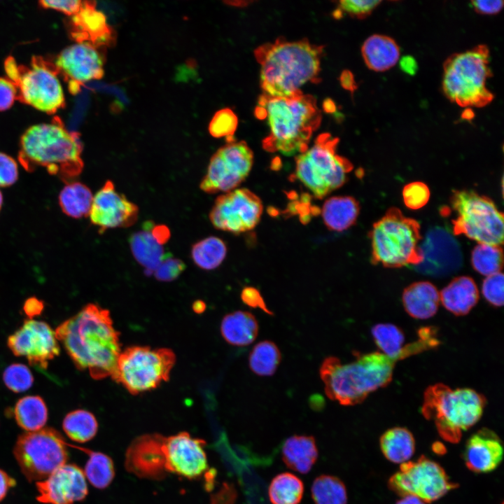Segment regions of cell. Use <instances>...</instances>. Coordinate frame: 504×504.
<instances>
[{"label": "cell", "instance_id": "1", "mask_svg": "<svg viewBox=\"0 0 504 504\" xmlns=\"http://www.w3.org/2000/svg\"><path fill=\"white\" fill-rule=\"evenodd\" d=\"M77 369L94 379L113 374L121 352L119 332L108 310L89 303L55 330Z\"/></svg>", "mask_w": 504, "mask_h": 504}, {"label": "cell", "instance_id": "2", "mask_svg": "<svg viewBox=\"0 0 504 504\" xmlns=\"http://www.w3.org/2000/svg\"><path fill=\"white\" fill-rule=\"evenodd\" d=\"M323 48L307 39L289 41L281 37L255 48L263 94L290 97L307 83H318Z\"/></svg>", "mask_w": 504, "mask_h": 504}, {"label": "cell", "instance_id": "3", "mask_svg": "<svg viewBox=\"0 0 504 504\" xmlns=\"http://www.w3.org/2000/svg\"><path fill=\"white\" fill-rule=\"evenodd\" d=\"M255 115L266 119L270 128L269 134L262 140L263 148L287 156L308 149L312 135L322 118L316 98L302 91L290 97L261 94Z\"/></svg>", "mask_w": 504, "mask_h": 504}, {"label": "cell", "instance_id": "4", "mask_svg": "<svg viewBox=\"0 0 504 504\" xmlns=\"http://www.w3.org/2000/svg\"><path fill=\"white\" fill-rule=\"evenodd\" d=\"M82 150L78 135L69 132L60 121L55 120L32 125L23 133L18 160L29 172L43 167L67 183L83 169Z\"/></svg>", "mask_w": 504, "mask_h": 504}, {"label": "cell", "instance_id": "5", "mask_svg": "<svg viewBox=\"0 0 504 504\" xmlns=\"http://www.w3.org/2000/svg\"><path fill=\"white\" fill-rule=\"evenodd\" d=\"M356 356L354 361L347 363L335 356H328L319 368L326 396L342 405L359 404L370 393L387 386L400 360L382 352Z\"/></svg>", "mask_w": 504, "mask_h": 504}, {"label": "cell", "instance_id": "6", "mask_svg": "<svg viewBox=\"0 0 504 504\" xmlns=\"http://www.w3.org/2000/svg\"><path fill=\"white\" fill-rule=\"evenodd\" d=\"M486 402L485 397L473 389L452 390L438 383L426 389L421 413L426 419L434 422L441 438L456 443L463 432L479 420Z\"/></svg>", "mask_w": 504, "mask_h": 504}, {"label": "cell", "instance_id": "7", "mask_svg": "<svg viewBox=\"0 0 504 504\" xmlns=\"http://www.w3.org/2000/svg\"><path fill=\"white\" fill-rule=\"evenodd\" d=\"M489 56L487 46L479 45L445 60L442 90L451 102L462 107H482L493 100V94L486 87L491 76Z\"/></svg>", "mask_w": 504, "mask_h": 504}, {"label": "cell", "instance_id": "8", "mask_svg": "<svg viewBox=\"0 0 504 504\" xmlns=\"http://www.w3.org/2000/svg\"><path fill=\"white\" fill-rule=\"evenodd\" d=\"M372 245L371 262L386 267L418 265L423 261L419 244L420 224L391 207L373 224L369 233Z\"/></svg>", "mask_w": 504, "mask_h": 504}, {"label": "cell", "instance_id": "9", "mask_svg": "<svg viewBox=\"0 0 504 504\" xmlns=\"http://www.w3.org/2000/svg\"><path fill=\"white\" fill-rule=\"evenodd\" d=\"M338 143V138L322 133L311 148L295 158V178L316 199L342 186L353 169L351 162L337 153Z\"/></svg>", "mask_w": 504, "mask_h": 504}, {"label": "cell", "instance_id": "10", "mask_svg": "<svg viewBox=\"0 0 504 504\" xmlns=\"http://www.w3.org/2000/svg\"><path fill=\"white\" fill-rule=\"evenodd\" d=\"M176 362L167 348L134 346L121 351L111 377L133 395L149 391L169 380Z\"/></svg>", "mask_w": 504, "mask_h": 504}, {"label": "cell", "instance_id": "11", "mask_svg": "<svg viewBox=\"0 0 504 504\" xmlns=\"http://www.w3.org/2000/svg\"><path fill=\"white\" fill-rule=\"evenodd\" d=\"M5 70L17 88L18 98L24 103L48 113L64 106V91L54 64L34 57L25 66L10 57L5 62Z\"/></svg>", "mask_w": 504, "mask_h": 504}, {"label": "cell", "instance_id": "12", "mask_svg": "<svg viewBox=\"0 0 504 504\" xmlns=\"http://www.w3.org/2000/svg\"><path fill=\"white\" fill-rule=\"evenodd\" d=\"M451 204L456 213L453 233L464 234L478 244L500 246L503 242V214L488 197L470 190H454Z\"/></svg>", "mask_w": 504, "mask_h": 504}, {"label": "cell", "instance_id": "13", "mask_svg": "<svg viewBox=\"0 0 504 504\" xmlns=\"http://www.w3.org/2000/svg\"><path fill=\"white\" fill-rule=\"evenodd\" d=\"M67 442L52 428H43L21 434L13 448V454L25 477L39 482L68 460Z\"/></svg>", "mask_w": 504, "mask_h": 504}, {"label": "cell", "instance_id": "14", "mask_svg": "<svg viewBox=\"0 0 504 504\" xmlns=\"http://www.w3.org/2000/svg\"><path fill=\"white\" fill-rule=\"evenodd\" d=\"M388 486L401 496H414L425 503L438 500L456 486L438 463L425 456L402 463Z\"/></svg>", "mask_w": 504, "mask_h": 504}, {"label": "cell", "instance_id": "15", "mask_svg": "<svg viewBox=\"0 0 504 504\" xmlns=\"http://www.w3.org/2000/svg\"><path fill=\"white\" fill-rule=\"evenodd\" d=\"M253 164V153L244 141L227 143L211 157L200 189L209 194L227 192L248 176Z\"/></svg>", "mask_w": 504, "mask_h": 504}, {"label": "cell", "instance_id": "16", "mask_svg": "<svg viewBox=\"0 0 504 504\" xmlns=\"http://www.w3.org/2000/svg\"><path fill=\"white\" fill-rule=\"evenodd\" d=\"M263 206L247 188H236L218 196L209 213L213 226L238 234L253 230L260 222Z\"/></svg>", "mask_w": 504, "mask_h": 504}, {"label": "cell", "instance_id": "17", "mask_svg": "<svg viewBox=\"0 0 504 504\" xmlns=\"http://www.w3.org/2000/svg\"><path fill=\"white\" fill-rule=\"evenodd\" d=\"M7 346L15 356H25L30 365L41 370H46L49 361L60 352L51 327L44 321L29 318L8 337Z\"/></svg>", "mask_w": 504, "mask_h": 504}, {"label": "cell", "instance_id": "18", "mask_svg": "<svg viewBox=\"0 0 504 504\" xmlns=\"http://www.w3.org/2000/svg\"><path fill=\"white\" fill-rule=\"evenodd\" d=\"M55 66L63 76L71 94H76L85 83L103 77L104 61L96 47L77 42L66 47L57 55Z\"/></svg>", "mask_w": 504, "mask_h": 504}, {"label": "cell", "instance_id": "19", "mask_svg": "<svg viewBox=\"0 0 504 504\" xmlns=\"http://www.w3.org/2000/svg\"><path fill=\"white\" fill-rule=\"evenodd\" d=\"M89 216L91 223L103 233L108 229L134 225L138 219L139 208L117 192L113 183L108 180L93 197Z\"/></svg>", "mask_w": 504, "mask_h": 504}, {"label": "cell", "instance_id": "20", "mask_svg": "<svg viewBox=\"0 0 504 504\" xmlns=\"http://www.w3.org/2000/svg\"><path fill=\"white\" fill-rule=\"evenodd\" d=\"M205 442L187 432L164 437V451L168 472L188 479L202 476L208 469Z\"/></svg>", "mask_w": 504, "mask_h": 504}, {"label": "cell", "instance_id": "21", "mask_svg": "<svg viewBox=\"0 0 504 504\" xmlns=\"http://www.w3.org/2000/svg\"><path fill=\"white\" fill-rule=\"evenodd\" d=\"M419 246L424 258L416 268L421 272L443 275L456 271L462 265L458 243L442 227H435L428 230Z\"/></svg>", "mask_w": 504, "mask_h": 504}, {"label": "cell", "instance_id": "22", "mask_svg": "<svg viewBox=\"0 0 504 504\" xmlns=\"http://www.w3.org/2000/svg\"><path fill=\"white\" fill-rule=\"evenodd\" d=\"M36 486V499L46 504H73L88 492L84 472L75 464L62 465Z\"/></svg>", "mask_w": 504, "mask_h": 504}, {"label": "cell", "instance_id": "23", "mask_svg": "<svg viewBox=\"0 0 504 504\" xmlns=\"http://www.w3.org/2000/svg\"><path fill=\"white\" fill-rule=\"evenodd\" d=\"M164 437L146 434L136 438L125 455V467L135 475L150 479H161L168 472L164 451Z\"/></svg>", "mask_w": 504, "mask_h": 504}, {"label": "cell", "instance_id": "24", "mask_svg": "<svg viewBox=\"0 0 504 504\" xmlns=\"http://www.w3.org/2000/svg\"><path fill=\"white\" fill-rule=\"evenodd\" d=\"M170 232L164 225L152 221L144 223L141 230L131 234L130 249L135 260L144 267L146 274H152L167 252L163 245L168 241Z\"/></svg>", "mask_w": 504, "mask_h": 504}, {"label": "cell", "instance_id": "25", "mask_svg": "<svg viewBox=\"0 0 504 504\" xmlns=\"http://www.w3.org/2000/svg\"><path fill=\"white\" fill-rule=\"evenodd\" d=\"M503 447L499 437L491 430L483 428L467 440L464 460L469 470L477 473L494 470L502 461Z\"/></svg>", "mask_w": 504, "mask_h": 504}, {"label": "cell", "instance_id": "26", "mask_svg": "<svg viewBox=\"0 0 504 504\" xmlns=\"http://www.w3.org/2000/svg\"><path fill=\"white\" fill-rule=\"evenodd\" d=\"M73 36L77 42H88L94 47L109 46L115 40L113 29L106 16L95 8L94 1H83L80 11L74 15Z\"/></svg>", "mask_w": 504, "mask_h": 504}, {"label": "cell", "instance_id": "27", "mask_svg": "<svg viewBox=\"0 0 504 504\" xmlns=\"http://www.w3.org/2000/svg\"><path fill=\"white\" fill-rule=\"evenodd\" d=\"M402 300L406 312L416 319L433 316L440 302L439 291L428 281H418L408 286L403 291Z\"/></svg>", "mask_w": 504, "mask_h": 504}, {"label": "cell", "instance_id": "28", "mask_svg": "<svg viewBox=\"0 0 504 504\" xmlns=\"http://www.w3.org/2000/svg\"><path fill=\"white\" fill-rule=\"evenodd\" d=\"M479 300V291L474 280L469 276L454 278L440 293L444 307L456 316L468 314Z\"/></svg>", "mask_w": 504, "mask_h": 504}, {"label": "cell", "instance_id": "29", "mask_svg": "<svg viewBox=\"0 0 504 504\" xmlns=\"http://www.w3.org/2000/svg\"><path fill=\"white\" fill-rule=\"evenodd\" d=\"M361 54L367 66L374 71L388 70L400 59V48L392 38L382 34L369 36L361 47Z\"/></svg>", "mask_w": 504, "mask_h": 504}, {"label": "cell", "instance_id": "30", "mask_svg": "<svg viewBox=\"0 0 504 504\" xmlns=\"http://www.w3.org/2000/svg\"><path fill=\"white\" fill-rule=\"evenodd\" d=\"M318 454L315 439L309 435L290 436L284 441L281 448L282 459L286 466L303 474L310 471Z\"/></svg>", "mask_w": 504, "mask_h": 504}, {"label": "cell", "instance_id": "31", "mask_svg": "<svg viewBox=\"0 0 504 504\" xmlns=\"http://www.w3.org/2000/svg\"><path fill=\"white\" fill-rule=\"evenodd\" d=\"M359 211V204L354 197L335 196L325 201L321 209V216L325 225L329 230L342 232L356 223Z\"/></svg>", "mask_w": 504, "mask_h": 504}, {"label": "cell", "instance_id": "32", "mask_svg": "<svg viewBox=\"0 0 504 504\" xmlns=\"http://www.w3.org/2000/svg\"><path fill=\"white\" fill-rule=\"evenodd\" d=\"M220 332L230 344L244 346L255 340L258 333V323L251 312L236 311L223 317Z\"/></svg>", "mask_w": 504, "mask_h": 504}, {"label": "cell", "instance_id": "33", "mask_svg": "<svg viewBox=\"0 0 504 504\" xmlns=\"http://www.w3.org/2000/svg\"><path fill=\"white\" fill-rule=\"evenodd\" d=\"M380 447L384 456L395 463L409 461L415 450V441L411 432L405 428L394 427L384 432L380 438Z\"/></svg>", "mask_w": 504, "mask_h": 504}, {"label": "cell", "instance_id": "34", "mask_svg": "<svg viewBox=\"0 0 504 504\" xmlns=\"http://www.w3.org/2000/svg\"><path fill=\"white\" fill-rule=\"evenodd\" d=\"M58 200L62 211L66 216L81 218L89 216L93 195L86 185L74 181L67 183L62 189Z\"/></svg>", "mask_w": 504, "mask_h": 504}, {"label": "cell", "instance_id": "35", "mask_svg": "<svg viewBox=\"0 0 504 504\" xmlns=\"http://www.w3.org/2000/svg\"><path fill=\"white\" fill-rule=\"evenodd\" d=\"M13 415L18 425L27 432L38 430L48 420V408L39 396H27L18 400Z\"/></svg>", "mask_w": 504, "mask_h": 504}, {"label": "cell", "instance_id": "36", "mask_svg": "<svg viewBox=\"0 0 504 504\" xmlns=\"http://www.w3.org/2000/svg\"><path fill=\"white\" fill-rule=\"evenodd\" d=\"M67 445L77 448L88 455L83 472L86 479L93 486L104 489L111 483L115 476V469L113 461L108 456L71 444L67 443Z\"/></svg>", "mask_w": 504, "mask_h": 504}, {"label": "cell", "instance_id": "37", "mask_svg": "<svg viewBox=\"0 0 504 504\" xmlns=\"http://www.w3.org/2000/svg\"><path fill=\"white\" fill-rule=\"evenodd\" d=\"M303 493V482L290 472H283L275 476L268 490L269 498L272 504H299Z\"/></svg>", "mask_w": 504, "mask_h": 504}, {"label": "cell", "instance_id": "38", "mask_svg": "<svg viewBox=\"0 0 504 504\" xmlns=\"http://www.w3.org/2000/svg\"><path fill=\"white\" fill-rule=\"evenodd\" d=\"M62 428L69 439L83 443L90 441L96 435L98 423L92 413L78 409L65 416L62 421Z\"/></svg>", "mask_w": 504, "mask_h": 504}, {"label": "cell", "instance_id": "39", "mask_svg": "<svg viewBox=\"0 0 504 504\" xmlns=\"http://www.w3.org/2000/svg\"><path fill=\"white\" fill-rule=\"evenodd\" d=\"M227 254L225 243L217 237L210 236L195 244L191 248V257L197 267L206 270L217 268Z\"/></svg>", "mask_w": 504, "mask_h": 504}, {"label": "cell", "instance_id": "40", "mask_svg": "<svg viewBox=\"0 0 504 504\" xmlns=\"http://www.w3.org/2000/svg\"><path fill=\"white\" fill-rule=\"evenodd\" d=\"M281 354L277 345L272 341L265 340L256 344L248 356L251 370L259 376H271L277 370Z\"/></svg>", "mask_w": 504, "mask_h": 504}, {"label": "cell", "instance_id": "41", "mask_svg": "<svg viewBox=\"0 0 504 504\" xmlns=\"http://www.w3.org/2000/svg\"><path fill=\"white\" fill-rule=\"evenodd\" d=\"M312 497L315 504H346L345 485L338 477L322 475L313 482Z\"/></svg>", "mask_w": 504, "mask_h": 504}, {"label": "cell", "instance_id": "42", "mask_svg": "<svg viewBox=\"0 0 504 504\" xmlns=\"http://www.w3.org/2000/svg\"><path fill=\"white\" fill-rule=\"evenodd\" d=\"M503 257L500 246L478 244L472 251V265L477 272L487 276L500 272Z\"/></svg>", "mask_w": 504, "mask_h": 504}, {"label": "cell", "instance_id": "43", "mask_svg": "<svg viewBox=\"0 0 504 504\" xmlns=\"http://www.w3.org/2000/svg\"><path fill=\"white\" fill-rule=\"evenodd\" d=\"M238 125L236 114L229 108L218 111L213 116L209 132L215 138L225 137L227 143L235 141L234 133Z\"/></svg>", "mask_w": 504, "mask_h": 504}, {"label": "cell", "instance_id": "44", "mask_svg": "<svg viewBox=\"0 0 504 504\" xmlns=\"http://www.w3.org/2000/svg\"><path fill=\"white\" fill-rule=\"evenodd\" d=\"M2 378L6 386L14 393L24 392L30 388L34 383L31 370L21 363L8 365L4 371Z\"/></svg>", "mask_w": 504, "mask_h": 504}, {"label": "cell", "instance_id": "45", "mask_svg": "<svg viewBox=\"0 0 504 504\" xmlns=\"http://www.w3.org/2000/svg\"><path fill=\"white\" fill-rule=\"evenodd\" d=\"M380 3L377 0H342L338 1L333 16L339 18L345 13L352 18L363 19L370 15Z\"/></svg>", "mask_w": 504, "mask_h": 504}, {"label": "cell", "instance_id": "46", "mask_svg": "<svg viewBox=\"0 0 504 504\" xmlns=\"http://www.w3.org/2000/svg\"><path fill=\"white\" fill-rule=\"evenodd\" d=\"M430 190L426 184L420 181L407 184L402 190V198L406 206L411 209L424 207L430 198Z\"/></svg>", "mask_w": 504, "mask_h": 504}, {"label": "cell", "instance_id": "47", "mask_svg": "<svg viewBox=\"0 0 504 504\" xmlns=\"http://www.w3.org/2000/svg\"><path fill=\"white\" fill-rule=\"evenodd\" d=\"M185 268L186 265L181 260L167 253L152 274L159 281H171L177 279Z\"/></svg>", "mask_w": 504, "mask_h": 504}, {"label": "cell", "instance_id": "48", "mask_svg": "<svg viewBox=\"0 0 504 504\" xmlns=\"http://www.w3.org/2000/svg\"><path fill=\"white\" fill-rule=\"evenodd\" d=\"M503 274L498 272L487 276L482 283V292L488 302L494 307L503 304Z\"/></svg>", "mask_w": 504, "mask_h": 504}, {"label": "cell", "instance_id": "49", "mask_svg": "<svg viewBox=\"0 0 504 504\" xmlns=\"http://www.w3.org/2000/svg\"><path fill=\"white\" fill-rule=\"evenodd\" d=\"M18 178L16 161L10 155L0 152V187L13 185Z\"/></svg>", "mask_w": 504, "mask_h": 504}, {"label": "cell", "instance_id": "50", "mask_svg": "<svg viewBox=\"0 0 504 504\" xmlns=\"http://www.w3.org/2000/svg\"><path fill=\"white\" fill-rule=\"evenodd\" d=\"M241 299L247 306L254 309L258 308L269 315H273V312L267 307L260 291L255 288L246 286L243 288L241 293Z\"/></svg>", "mask_w": 504, "mask_h": 504}, {"label": "cell", "instance_id": "51", "mask_svg": "<svg viewBox=\"0 0 504 504\" xmlns=\"http://www.w3.org/2000/svg\"><path fill=\"white\" fill-rule=\"evenodd\" d=\"M18 97V90L15 84L9 79L0 77V111L12 106Z\"/></svg>", "mask_w": 504, "mask_h": 504}, {"label": "cell", "instance_id": "52", "mask_svg": "<svg viewBox=\"0 0 504 504\" xmlns=\"http://www.w3.org/2000/svg\"><path fill=\"white\" fill-rule=\"evenodd\" d=\"M42 6L60 11L68 15H74L81 9L82 1H41Z\"/></svg>", "mask_w": 504, "mask_h": 504}, {"label": "cell", "instance_id": "53", "mask_svg": "<svg viewBox=\"0 0 504 504\" xmlns=\"http://www.w3.org/2000/svg\"><path fill=\"white\" fill-rule=\"evenodd\" d=\"M471 4L477 13L483 15H494L503 8L504 2L501 0L472 1Z\"/></svg>", "mask_w": 504, "mask_h": 504}, {"label": "cell", "instance_id": "54", "mask_svg": "<svg viewBox=\"0 0 504 504\" xmlns=\"http://www.w3.org/2000/svg\"><path fill=\"white\" fill-rule=\"evenodd\" d=\"M43 308V302L36 297L27 298L23 305V311L29 319L40 315Z\"/></svg>", "mask_w": 504, "mask_h": 504}, {"label": "cell", "instance_id": "55", "mask_svg": "<svg viewBox=\"0 0 504 504\" xmlns=\"http://www.w3.org/2000/svg\"><path fill=\"white\" fill-rule=\"evenodd\" d=\"M15 484V480L0 469V502L6 497L8 490Z\"/></svg>", "mask_w": 504, "mask_h": 504}, {"label": "cell", "instance_id": "56", "mask_svg": "<svg viewBox=\"0 0 504 504\" xmlns=\"http://www.w3.org/2000/svg\"><path fill=\"white\" fill-rule=\"evenodd\" d=\"M402 71L409 75L413 76L418 69L416 59L411 55H405L399 61Z\"/></svg>", "mask_w": 504, "mask_h": 504}, {"label": "cell", "instance_id": "57", "mask_svg": "<svg viewBox=\"0 0 504 504\" xmlns=\"http://www.w3.org/2000/svg\"><path fill=\"white\" fill-rule=\"evenodd\" d=\"M340 80L342 86L345 90H347L351 92H354L355 90H356V83L355 81L353 74L350 71H343L341 74Z\"/></svg>", "mask_w": 504, "mask_h": 504}, {"label": "cell", "instance_id": "58", "mask_svg": "<svg viewBox=\"0 0 504 504\" xmlns=\"http://www.w3.org/2000/svg\"><path fill=\"white\" fill-rule=\"evenodd\" d=\"M396 504H426V503L416 496L407 495L402 496Z\"/></svg>", "mask_w": 504, "mask_h": 504}, {"label": "cell", "instance_id": "59", "mask_svg": "<svg viewBox=\"0 0 504 504\" xmlns=\"http://www.w3.org/2000/svg\"><path fill=\"white\" fill-rule=\"evenodd\" d=\"M226 3H227L228 4H230V5H231V6L243 7V6H246L248 4L252 3V1H243V0H242V1H228V2H226Z\"/></svg>", "mask_w": 504, "mask_h": 504}, {"label": "cell", "instance_id": "60", "mask_svg": "<svg viewBox=\"0 0 504 504\" xmlns=\"http://www.w3.org/2000/svg\"><path fill=\"white\" fill-rule=\"evenodd\" d=\"M323 106L324 109L328 112H332L335 110V105L331 100L324 102Z\"/></svg>", "mask_w": 504, "mask_h": 504}, {"label": "cell", "instance_id": "61", "mask_svg": "<svg viewBox=\"0 0 504 504\" xmlns=\"http://www.w3.org/2000/svg\"><path fill=\"white\" fill-rule=\"evenodd\" d=\"M462 117L465 120H470L474 117V113L470 108H468L463 111Z\"/></svg>", "mask_w": 504, "mask_h": 504}, {"label": "cell", "instance_id": "62", "mask_svg": "<svg viewBox=\"0 0 504 504\" xmlns=\"http://www.w3.org/2000/svg\"><path fill=\"white\" fill-rule=\"evenodd\" d=\"M193 308L196 312H202L205 309V304L202 302H197Z\"/></svg>", "mask_w": 504, "mask_h": 504}, {"label": "cell", "instance_id": "63", "mask_svg": "<svg viewBox=\"0 0 504 504\" xmlns=\"http://www.w3.org/2000/svg\"><path fill=\"white\" fill-rule=\"evenodd\" d=\"M2 204H3V195H2L1 192L0 191V210L1 209Z\"/></svg>", "mask_w": 504, "mask_h": 504}]
</instances>
